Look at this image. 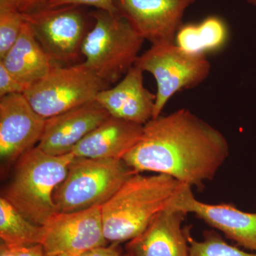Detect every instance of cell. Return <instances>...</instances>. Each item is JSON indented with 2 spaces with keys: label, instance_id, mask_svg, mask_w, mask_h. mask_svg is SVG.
<instances>
[{
  "label": "cell",
  "instance_id": "1",
  "mask_svg": "<svg viewBox=\"0 0 256 256\" xmlns=\"http://www.w3.org/2000/svg\"><path fill=\"white\" fill-rule=\"evenodd\" d=\"M228 154L225 136L182 108L148 121L122 160L134 172L168 175L192 188L214 178Z\"/></svg>",
  "mask_w": 256,
  "mask_h": 256
},
{
  "label": "cell",
  "instance_id": "2",
  "mask_svg": "<svg viewBox=\"0 0 256 256\" xmlns=\"http://www.w3.org/2000/svg\"><path fill=\"white\" fill-rule=\"evenodd\" d=\"M181 182L168 175H132L101 206L107 242H130L146 230L169 205Z\"/></svg>",
  "mask_w": 256,
  "mask_h": 256
},
{
  "label": "cell",
  "instance_id": "3",
  "mask_svg": "<svg viewBox=\"0 0 256 256\" xmlns=\"http://www.w3.org/2000/svg\"><path fill=\"white\" fill-rule=\"evenodd\" d=\"M75 156L47 154L32 148L18 160L14 176L2 196L32 223L43 226L56 213L54 192Z\"/></svg>",
  "mask_w": 256,
  "mask_h": 256
},
{
  "label": "cell",
  "instance_id": "4",
  "mask_svg": "<svg viewBox=\"0 0 256 256\" xmlns=\"http://www.w3.org/2000/svg\"><path fill=\"white\" fill-rule=\"evenodd\" d=\"M94 26L82 46L85 64L106 84L119 82L134 66L144 40L118 12H90Z\"/></svg>",
  "mask_w": 256,
  "mask_h": 256
},
{
  "label": "cell",
  "instance_id": "5",
  "mask_svg": "<svg viewBox=\"0 0 256 256\" xmlns=\"http://www.w3.org/2000/svg\"><path fill=\"white\" fill-rule=\"evenodd\" d=\"M136 173L122 160L75 156L65 178L54 192L57 212L102 206Z\"/></svg>",
  "mask_w": 256,
  "mask_h": 256
},
{
  "label": "cell",
  "instance_id": "6",
  "mask_svg": "<svg viewBox=\"0 0 256 256\" xmlns=\"http://www.w3.org/2000/svg\"><path fill=\"white\" fill-rule=\"evenodd\" d=\"M108 87L84 62L54 66L24 95L37 114L47 119L96 100L98 94Z\"/></svg>",
  "mask_w": 256,
  "mask_h": 256
},
{
  "label": "cell",
  "instance_id": "7",
  "mask_svg": "<svg viewBox=\"0 0 256 256\" xmlns=\"http://www.w3.org/2000/svg\"><path fill=\"white\" fill-rule=\"evenodd\" d=\"M134 66L156 79L158 90L152 118L161 116L176 92L200 85L210 72V64L205 56L190 54L175 44L152 45L139 56Z\"/></svg>",
  "mask_w": 256,
  "mask_h": 256
},
{
  "label": "cell",
  "instance_id": "8",
  "mask_svg": "<svg viewBox=\"0 0 256 256\" xmlns=\"http://www.w3.org/2000/svg\"><path fill=\"white\" fill-rule=\"evenodd\" d=\"M40 45L55 66L76 60L86 35L87 16L82 6H45L24 14Z\"/></svg>",
  "mask_w": 256,
  "mask_h": 256
},
{
  "label": "cell",
  "instance_id": "9",
  "mask_svg": "<svg viewBox=\"0 0 256 256\" xmlns=\"http://www.w3.org/2000/svg\"><path fill=\"white\" fill-rule=\"evenodd\" d=\"M42 244L46 256H77L104 246L101 206L72 212H56L43 226Z\"/></svg>",
  "mask_w": 256,
  "mask_h": 256
},
{
  "label": "cell",
  "instance_id": "10",
  "mask_svg": "<svg viewBox=\"0 0 256 256\" xmlns=\"http://www.w3.org/2000/svg\"><path fill=\"white\" fill-rule=\"evenodd\" d=\"M196 0H114L120 14L152 45L175 44L185 12Z\"/></svg>",
  "mask_w": 256,
  "mask_h": 256
},
{
  "label": "cell",
  "instance_id": "11",
  "mask_svg": "<svg viewBox=\"0 0 256 256\" xmlns=\"http://www.w3.org/2000/svg\"><path fill=\"white\" fill-rule=\"evenodd\" d=\"M46 119L23 94L0 97V156L11 164L40 142Z\"/></svg>",
  "mask_w": 256,
  "mask_h": 256
},
{
  "label": "cell",
  "instance_id": "12",
  "mask_svg": "<svg viewBox=\"0 0 256 256\" xmlns=\"http://www.w3.org/2000/svg\"><path fill=\"white\" fill-rule=\"evenodd\" d=\"M168 207L194 214L239 245L256 252V212L248 213L228 204L200 202L193 194L192 186L182 183Z\"/></svg>",
  "mask_w": 256,
  "mask_h": 256
},
{
  "label": "cell",
  "instance_id": "13",
  "mask_svg": "<svg viewBox=\"0 0 256 256\" xmlns=\"http://www.w3.org/2000/svg\"><path fill=\"white\" fill-rule=\"evenodd\" d=\"M110 116L94 100L47 118L37 146L52 156L70 153L74 146Z\"/></svg>",
  "mask_w": 256,
  "mask_h": 256
},
{
  "label": "cell",
  "instance_id": "14",
  "mask_svg": "<svg viewBox=\"0 0 256 256\" xmlns=\"http://www.w3.org/2000/svg\"><path fill=\"white\" fill-rule=\"evenodd\" d=\"M156 95L143 84V72L138 67L130 69L114 86L98 94V101L110 116L140 124L152 119Z\"/></svg>",
  "mask_w": 256,
  "mask_h": 256
},
{
  "label": "cell",
  "instance_id": "15",
  "mask_svg": "<svg viewBox=\"0 0 256 256\" xmlns=\"http://www.w3.org/2000/svg\"><path fill=\"white\" fill-rule=\"evenodd\" d=\"M186 214L166 207L146 230L128 242L130 256H190L188 237L182 224Z\"/></svg>",
  "mask_w": 256,
  "mask_h": 256
},
{
  "label": "cell",
  "instance_id": "16",
  "mask_svg": "<svg viewBox=\"0 0 256 256\" xmlns=\"http://www.w3.org/2000/svg\"><path fill=\"white\" fill-rule=\"evenodd\" d=\"M143 128L142 124L110 116L70 153L76 158L122 160L139 140Z\"/></svg>",
  "mask_w": 256,
  "mask_h": 256
},
{
  "label": "cell",
  "instance_id": "17",
  "mask_svg": "<svg viewBox=\"0 0 256 256\" xmlns=\"http://www.w3.org/2000/svg\"><path fill=\"white\" fill-rule=\"evenodd\" d=\"M0 62L28 89L46 76L55 66L26 22L18 40Z\"/></svg>",
  "mask_w": 256,
  "mask_h": 256
},
{
  "label": "cell",
  "instance_id": "18",
  "mask_svg": "<svg viewBox=\"0 0 256 256\" xmlns=\"http://www.w3.org/2000/svg\"><path fill=\"white\" fill-rule=\"evenodd\" d=\"M228 38L226 23L213 15L200 23L183 24L176 34L175 44L190 54L205 56L223 48Z\"/></svg>",
  "mask_w": 256,
  "mask_h": 256
},
{
  "label": "cell",
  "instance_id": "19",
  "mask_svg": "<svg viewBox=\"0 0 256 256\" xmlns=\"http://www.w3.org/2000/svg\"><path fill=\"white\" fill-rule=\"evenodd\" d=\"M43 226L32 223L9 202L0 198V238L10 246L41 245Z\"/></svg>",
  "mask_w": 256,
  "mask_h": 256
},
{
  "label": "cell",
  "instance_id": "20",
  "mask_svg": "<svg viewBox=\"0 0 256 256\" xmlns=\"http://www.w3.org/2000/svg\"><path fill=\"white\" fill-rule=\"evenodd\" d=\"M24 22L16 0H0V60L18 40Z\"/></svg>",
  "mask_w": 256,
  "mask_h": 256
},
{
  "label": "cell",
  "instance_id": "21",
  "mask_svg": "<svg viewBox=\"0 0 256 256\" xmlns=\"http://www.w3.org/2000/svg\"><path fill=\"white\" fill-rule=\"evenodd\" d=\"M190 256H256L224 242L214 232H207L202 242H196L188 237Z\"/></svg>",
  "mask_w": 256,
  "mask_h": 256
},
{
  "label": "cell",
  "instance_id": "22",
  "mask_svg": "<svg viewBox=\"0 0 256 256\" xmlns=\"http://www.w3.org/2000/svg\"><path fill=\"white\" fill-rule=\"evenodd\" d=\"M65 5H77L95 8L96 10H104L109 12H118L114 0H50L47 6L57 8Z\"/></svg>",
  "mask_w": 256,
  "mask_h": 256
},
{
  "label": "cell",
  "instance_id": "23",
  "mask_svg": "<svg viewBox=\"0 0 256 256\" xmlns=\"http://www.w3.org/2000/svg\"><path fill=\"white\" fill-rule=\"evenodd\" d=\"M28 88L15 78L0 62V97L11 94H24Z\"/></svg>",
  "mask_w": 256,
  "mask_h": 256
},
{
  "label": "cell",
  "instance_id": "24",
  "mask_svg": "<svg viewBox=\"0 0 256 256\" xmlns=\"http://www.w3.org/2000/svg\"><path fill=\"white\" fill-rule=\"evenodd\" d=\"M110 246H100L90 249L77 256H130L129 254H124L120 252L116 247V244Z\"/></svg>",
  "mask_w": 256,
  "mask_h": 256
},
{
  "label": "cell",
  "instance_id": "25",
  "mask_svg": "<svg viewBox=\"0 0 256 256\" xmlns=\"http://www.w3.org/2000/svg\"><path fill=\"white\" fill-rule=\"evenodd\" d=\"M20 11L23 14L32 12L45 8L50 0H16Z\"/></svg>",
  "mask_w": 256,
  "mask_h": 256
},
{
  "label": "cell",
  "instance_id": "26",
  "mask_svg": "<svg viewBox=\"0 0 256 256\" xmlns=\"http://www.w3.org/2000/svg\"><path fill=\"white\" fill-rule=\"evenodd\" d=\"M0 256H14V255L11 247L2 244L1 247H0Z\"/></svg>",
  "mask_w": 256,
  "mask_h": 256
},
{
  "label": "cell",
  "instance_id": "27",
  "mask_svg": "<svg viewBox=\"0 0 256 256\" xmlns=\"http://www.w3.org/2000/svg\"><path fill=\"white\" fill-rule=\"evenodd\" d=\"M245 1L249 4H252L256 8V0H245Z\"/></svg>",
  "mask_w": 256,
  "mask_h": 256
},
{
  "label": "cell",
  "instance_id": "28",
  "mask_svg": "<svg viewBox=\"0 0 256 256\" xmlns=\"http://www.w3.org/2000/svg\"><path fill=\"white\" fill-rule=\"evenodd\" d=\"M57 256H72L70 255H68V254H62V255Z\"/></svg>",
  "mask_w": 256,
  "mask_h": 256
}]
</instances>
